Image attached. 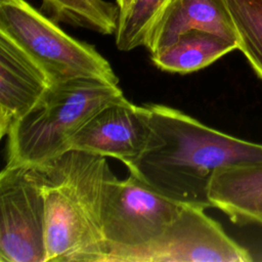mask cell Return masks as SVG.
Returning a JSON list of instances; mask_svg holds the SVG:
<instances>
[{"label":"cell","instance_id":"1","mask_svg":"<svg viewBox=\"0 0 262 262\" xmlns=\"http://www.w3.org/2000/svg\"><path fill=\"white\" fill-rule=\"evenodd\" d=\"M147 105L151 135L128 170L178 203L211 208L208 185L218 168L262 161L261 143L213 129L174 107Z\"/></svg>","mask_w":262,"mask_h":262},{"label":"cell","instance_id":"2","mask_svg":"<svg viewBox=\"0 0 262 262\" xmlns=\"http://www.w3.org/2000/svg\"><path fill=\"white\" fill-rule=\"evenodd\" d=\"M37 168L45 201L46 262H103L102 211L114 176L106 158L71 149Z\"/></svg>","mask_w":262,"mask_h":262},{"label":"cell","instance_id":"3","mask_svg":"<svg viewBox=\"0 0 262 262\" xmlns=\"http://www.w3.org/2000/svg\"><path fill=\"white\" fill-rule=\"evenodd\" d=\"M125 98L118 84L98 79L53 83L7 134L5 167H39L69 151L73 137L98 111Z\"/></svg>","mask_w":262,"mask_h":262},{"label":"cell","instance_id":"4","mask_svg":"<svg viewBox=\"0 0 262 262\" xmlns=\"http://www.w3.org/2000/svg\"><path fill=\"white\" fill-rule=\"evenodd\" d=\"M0 32L28 53L52 83L78 78L119 82L110 62L92 45L68 35L26 0H0Z\"/></svg>","mask_w":262,"mask_h":262},{"label":"cell","instance_id":"5","mask_svg":"<svg viewBox=\"0 0 262 262\" xmlns=\"http://www.w3.org/2000/svg\"><path fill=\"white\" fill-rule=\"evenodd\" d=\"M207 208L183 205L177 218L151 242L108 253L103 262H249L251 253L209 217Z\"/></svg>","mask_w":262,"mask_h":262},{"label":"cell","instance_id":"6","mask_svg":"<svg viewBox=\"0 0 262 262\" xmlns=\"http://www.w3.org/2000/svg\"><path fill=\"white\" fill-rule=\"evenodd\" d=\"M183 205L132 173L125 179L112 176L106 183L102 211L106 255L151 242L177 218Z\"/></svg>","mask_w":262,"mask_h":262},{"label":"cell","instance_id":"7","mask_svg":"<svg viewBox=\"0 0 262 262\" xmlns=\"http://www.w3.org/2000/svg\"><path fill=\"white\" fill-rule=\"evenodd\" d=\"M45 201L37 167L0 173V261L46 262Z\"/></svg>","mask_w":262,"mask_h":262},{"label":"cell","instance_id":"8","mask_svg":"<svg viewBox=\"0 0 262 262\" xmlns=\"http://www.w3.org/2000/svg\"><path fill=\"white\" fill-rule=\"evenodd\" d=\"M150 135L148 105L125 98L98 111L73 137L70 150L117 159L128 168L144 152Z\"/></svg>","mask_w":262,"mask_h":262},{"label":"cell","instance_id":"9","mask_svg":"<svg viewBox=\"0 0 262 262\" xmlns=\"http://www.w3.org/2000/svg\"><path fill=\"white\" fill-rule=\"evenodd\" d=\"M47 73L0 32V137L32 111L52 85Z\"/></svg>","mask_w":262,"mask_h":262},{"label":"cell","instance_id":"10","mask_svg":"<svg viewBox=\"0 0 262 262\" xmlns=\"http://www.w3.org/2000/svg\"><path fill=\"white\" fill-rule=\"evenodd\" d=\"M193 30L209 32L237 44L224 0H171L151 26L144 47L152 54Z\"/></svg>","mask_w":262,"mask_h":262},{"label":"cell","instance_id":"11","mask_svg":"<svg viewBox=\"0 0 262 262\" xmlns=\"http://www.w3.org/2000/svg\"><path fill=\"white\" fill-rule=\"evenodd\" d=\"M208 200L234 223L262 225V161L218 168L209 181Z\"/></svg>","mask_w":262,"mask_h":262},{"label":"cell","instance_id":"12","mask_svg":"<svg viewBox=\"0 0 262 262\" xmlns=\"http://www.w3.org/2000/svg\"><path fill=\"white\" fill-rule=\"evenodd\" d=\"M237 44L218 35L193 30L181 35L171 45L150 54L154 64L165 72L188 74L207 68Z\"/></svg>","mask_w":262,"mask_h":262},{"label":"cell","instance_id":"13","mask_svg":"<svg viewBox=\"0 0 262 262\" xmlns=\"http://www.w3.org/2000/svg\"><path fill=\"white\" fill-rule=\"evenodd\" d=\"M42 9L56 23L102 35L115 34L120 16L119 5L105 0H42Z\"/></svg>","mask_w":262,"mask_h":262},{"label":"cell","instance_id":"14","mask_svg":"<svg viewBox=\"0 0 262 262\" xmlns=\"http://www.w3.org/2000/svg\"><path fill=\"white\" fill-rule=\"evenodd\" d=\"M231 16L237 49L262 81V0H224Z\"/></svg>","mask_w":262,"mask_h":262},{"label":"cell","instance_id":"15","mask_svg":"<svg viewBox=\"0 0 262 262\" xmlns=\"http://www.w3.org/2000/svg\"><path fill=\"white\" fill-rule=\"evenodd\" d=\"M171 0H131L120 10L117 30L115 32L116 46L121 51H130L144 46L148 32Z\"/></svg>","mask_w":262,"mask_h":262},{"label":"cell","instance_id":"16","mask_svg":"<svg viewBox=\"0 0 262 262\" xmlns=\"http://www.w3.org/2000/svg\"><path fill=\"white\" fill-rule=\"evenodd\" d=\"M130 1H131V0H117V4L119 5L120 10H121V9H124V8L130 3Z\"/></svg>","mask_w":262,"mask_h":262}]
</instances>
